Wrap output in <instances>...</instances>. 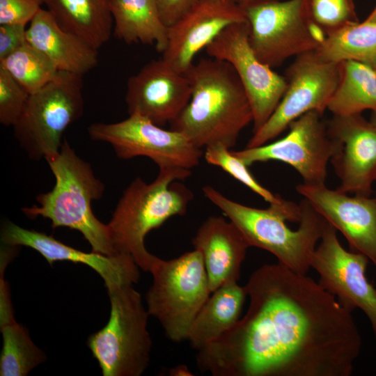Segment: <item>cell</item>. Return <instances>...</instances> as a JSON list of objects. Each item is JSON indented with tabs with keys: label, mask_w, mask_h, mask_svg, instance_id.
I'll use <instances>...</instances> for the list:
<instances>
[{
	"label": "cell",
	"mask_w": 376,
	"mask_h": 376,
	"mask_svg": "<svg viewBox=\"0 0 376 376\" xmlns=\"http://www.w3.org/2000/svg\"><path fill=\"white\" fill-rule=\"evenodd\" d=\"M249 305L222 336L197 351L213 376H350L361 348L352 312L306 274L278 263L256 269Z\"/></svg>",
	"instance_id": "cell-1"
},
{
	"label": "cell",
	"mask_w": 376,
	"mask_h": 376,
	"mask_svg": "<svg viewBox=\"0 0 376 376\" xmlns=\"http://www.w3.org/2000/svg\"><path fill=\"white\" fill-rule=\"evenodd\" d=\"M191 99L171 130L184 134L197 148L221 143L231 149L253 122V111L237 73L226 61L202 58L185 72Z\"/></svg>",
	"instance_id": "cell-2"
},
{
	"label": "cell",
	"mask_w": 376,
	"mask_h": 376,
	"mask_svg": "<svg viewBox=\"0 0 376 376\" xmlns=\"http://www.w3.org/2000/svg\"><path fill=\"white\" fill-rule=\"evenodd\" d=\"M202 190L238 228L250 246L271 253L278 263L295 272L307 274L327 221L306 198L299 205L283 199L260 209L234 201L210 185Z\"/></svg>",
	"instance_id": "cell-3"
},
{
	"label": "cell",
	"mask_w": 376,
	"mask_h": 376,
	"mask_svg": "<svg viewBox=\"0 0 376 376\" xmlns=\"http://www.w3.org/2000/svg\"><path fill=\"white\" fill-rule=\"evenodd\" d=\"M191 174V170L162 168L150 183L135 178L124 191L107 224L116 251L132 256L145 272H150L157 258L146 249L145 237L169 218L187 212L194 196L181 181Z\"/></svg>",
	"instance_id": "cell-4"
},
{
	"label": "cell",
	"mask_w": 376,
	"mask_h": 376,
	"mask_svg": "<svg viewBox=\"0 0 376 376\" xmlns=\"http://www.w3.org/2000/svg\"><path fill=\"white\" fill-rule=\"evenodd\" d=\"M46 161L55 177V185L51 191L37 196V205L22 208L23 213L31 219H49L53 228L78 230L93 251L120 255L113 246L108 225L101 222L92 210V202L102 197L104 185L91 166L65 140L59 152Z\"/></svg>",
	"instance_id": "cell-5"
},
{
	"label": "cell",
	"mask_w": 376,
	"mask_h": 376,
	"mask_svg": "<svg viewBox=\"0 0 376 376\" xmlns=\"http://www.w3.org/2000/svg\"><path fill=\"white\" fill-rule=\"evenodd\" d=\"M146 301L149 315L171 341L187 340L191 326L211 295L203 256L196 249L171 260L157 257Z\"/></svg>",
	"instance_id": "cell-6"
},
{
	"label": "cell",
	"mask_w": 376,
	"mask_h": 376,
	"mask_svg": "<svg viewBox=\"0 0 376 376\" xmlns=\"http://www.w3.org/2000/svg\"><path fill=\"white\" fill-rule=\"evenodd\" d=\"M107 292L111 304L109 321L88 337L87 345L104 376H139L150 359L148 312L132 284Z\"/></svg>",
	"instance_id": "cell-7"
},
{
	"label": "cell",
	"mask_w": 376,
	"mask_h": 376,
	"mask_svg": "<svg viewBox=\"0 0 376 376\" xmlns=\"http://www.w3.org/2000/svg\"><path fill=\"white\" fill-rule=\"evenodd\" d=\"M83 76L58 71L52 81L30 95L13 126L30 158L47 160L59 152L63 134L84 112Z\"/></svg>",
	"instance_id": "cell-8"
},
{
	"label": "cell",
	"mask_w": 376,
	"mask_h": 376,
	"mask_svg": "<svg viewBox=\"0 0 376 376\" xmlns=\"http://www.w3.org/2000/svg\"><path fill=\"white\" fill-rule=\"evenodd\" d=\"M242 7L251 47L272 68L315 51L326 37L311 17L308 0H253Z\"/></svg>",
	"instance_id": "cell-9"
},
{
	"label": "cell",
	"mask_w": 376,
	"mask_h": 376,
	"mask_svg": "<svg viewBox=\"0 0 376 376\" xmlns=\"http://www.w3.org/2000/svg\"><path fill=\"white\" fill-rule=\"evenodd\" d=\"M91 139L109 143L123 159L146 157L162 168L191 170L203 155L182 133L164 130L139 114L113 123H96L88 127Z\"/></svg>",
	"instance_id": "cell-10"
},
{
	"label": "cell",
	"mask_w": 376,
	"mask_h": 376,
	"mask_svg": "<svg viewBox=\"0 0 376 376\" xmlns=\"http://www.w3.org/2000/svg\"><path fill=\"white\" fill-rule=\"evenodd\" d=\"M340 64L320 58L315 51L296 56L287 70L288 86L277 107L246 148L265 144L311 111L323 114L338 86Z\"/></svg>",
	"instance_id": "cell-11"
},
{
	"label": "cell",
	"mask_w": 376,
	"mask_h": 376,
	"mask_svg": "<svg viewBox=\"0 0 376 376\" xmlns=\"http://www.w3.org/2000/svg\"><path fill=\"white\" fill-rule=\"evenodd\" d=\"M323 114L311 111L293 122L288 133L270 143L232 150L246 166L256 162L279 161L288 164L308 185L325 183L327 165L336 150Z\"/></svg>",
	"instance_id": "cell-12"
},
{
	"label": "cell",
	"mask_w": 376,
	"mask_h": 376,
	"mask_svg": "<svg viewBox=\"0 0 376 376\" xmlns=\"http://www.w3.org/2000/svg\"><path fill=\"white\" fill-rule=\"evenodd\" d=\"M208 56L231 65L242 84L253 111V133L268 120L282 99L288 86L256 55L249 42L247 22L224 29L206 47Z\"/></svg>",
	"instance_id": "cell-13"
},
{
	"label": "cell",
	"mask_w": 376,
	"mask_h": 376,
	"mask_svg": "<svg viewBox=\"0 0 376 376\" xmlns=\"http://www.w3.org/2000/svg\"><path fill=\"white\" fill-rule=\"evenodd\" d=\"M337 230L327 222L314 250L310 266L319 274V284L345 308L361 310L368 318L376 341V288L366 275L369 259L347 251L340 243Z\"/></svg>",
	"instance_id": "cell-14"
},
{
	"label": "cell",
	"mask_w": 376,
	"mask_h": 376,
	"mask_svg": "<svg viewBox=\"0 0 376 376\" xmlns=\"http://www.w3.org/2000/svg\"><path fill=\"white\" fill-rule=\"evenodd\" d=\"M336 150L330 162L345 193L370 196L376 182V127L361 114L334 116L327 123Z\"/></svg>",
	"instance_id": "cell-15"
},
{
	"label": "cell",
	"mask_w": 376,
	"mask_h": 376,
	"mask_svg": "<svg viewBox=\"0 0 376 376\" xmlns=\"http://www.w3.org/2000/svg\"><path fill=\"white\" fill-rule=\"evenodd\" d=\"M191 95L186 74L162 58L148 63L129 78L125 102L129 114H139L163 127L180 115Z\"/></svg>",
	"instance_id": "cell-16"
},
{
	"label": "cell",
	"mask_w": 376,
	"mask_h": 376,
	"mask_svg": "<svg viewBox=\"0 0 376 376\" xmlns=\"http://www.w3.org/2000/svg\"><path fill=\"white\" fill-rule=\"evenodd\" d=\"M296 190L346 238L351 251L365 255L376 268V197L350 196L325 183H301Z\"/></svg>",
	"instance_id": "cell-17"
},
{
	"label": "cell",
	"mask_w": 376,
	"mask_h": 376,
	"mask_svg": "<svg viewBox=\"0 0 376 376\" xmlns=\"http://www.w3.org/2000/svg\"><path fill=\"white\" fill-rule=\"evenodd\" d=\"M247 22L243 8L228 0H198L169 28L162 58L185 73L196 54L228 26Z\"/></svg>",
	"instance_id": "cell-18"
},
{
	"label": "cell",
	"mask_w": 376,
	"mask_h": 376,
	"mask_svg": "<svg viewBox=\"0 0 376 376\" xmlns=\"http://www.w3.org/2000/svg\"><path fill=\"white\" fill-rule=\"evenodd\" d=\"M3 244L30 247L43 256L50 265L56 261L81 263L95 270L103 279L107 291L139 279V266L129 254L108 256L85 252L70 246L52 235L24 228L11 221L3 224L1 232Z\"/></svg>",
	"instance_id": "cell-19"
},
{
	"label": "cell",
	"mask_w": 376,
	"mask_h": 376,
	"mask_svg": "<svg viewBox=\"0 0 376 376\" xmlns=\"http://www.w3.org/2000/svg\"><path fill=\"white\" fill-rule=\"evenodd\" d=\"M203 256L212 293L221 285L237 282L248 242L238 228L221 216H210L199 226L191 240Z\"/></svg>",
	"instance_id": "cell-20"
},
{
	"label": "cell",
	"mask_w": 376,
	"mask_h": 376,
	"mask_svg": "<svg viewBox=\"0 0 376 376\" xmlns=\"http://www.w3.org/2000/svg\"><path fill=\"white\" fill-rule=\"evenodd\" d=\"M26 40L58 71L84 75L98 63V50L62 29L47 9H40L30 22Z\"/></svg>",
	"instance_id": "cell-21"
},
{
	"label": "cell",
	"mask_w": 376,
	"mask_h": 376,
	"mask_svg": "<svg viewBox=\"0 0 376 376\" xmlns=\"http://www.w3.org/2000/svg\"><path fill=\"white\" fill-rule=\"evenodd\" d=\"M246 297L245 285L237 282L214 290L191 326L187 338L191 346L198 351L229 331L240 319Z\"/></svg>",
	"instance_id": "cell-22"
},
{
	"label": "cell",
	"mask_w": 376,
	"mask_h": 376,
	"mask_svg": "<svg viewBox=\"0 0 376 376\" xmlns=\"http://www.w3.org/2000/svg\"><path fill=\"white\" fill-rule=\"evenodd\" d=\"M47 10L64 30L99 49L110 38V0H45Z\"/></svg>",
	"instance_id": "cell-23"
},
{
	"label": "cell",
	"mask_w": 376,
	"mask_h": 376,
	"mask_svg": "<svg viewBox=\"0 0 376 376\" xmlns=\"http://www.w3.org/2000/svg\"><path fill=\"white\" fill-rule=\"evenodd\" d=\"M113 35L127 44L155 45L163 53L168 40L155 0H110Z\"/></svg>",
	"instance_id": "cell-24"
},
{
	"label": "cell",
	"mask_w": 376,
	"mask_h": 376,
	"mask_svg": "<svg viewBox=\"0 0 376 376\" xmlns=\"http://www.w3.org/2000/svg\"><path fill=\"white\" fill-rule=\"evenodd\" d=\"M0 329L1 376H26L46 360L45 354L34 344L28 331L15 321L8 289L0 291Z\"/></svg>",
	"instance_id": "cell-25"
},
{
	"label": "cell",
	"mask_w": 376,
	"mask_h": 376,
	"mask_svg": "<svg viewBox=\"0 0 376 376\" xmlns=\"http://www.w3.org/2000/svg\"><path fill=\"white\" fill-rule=\"evenodd\" d=\"M340 79L327 109L334 116L376 111V72L374 68L354 61L340 63Z\"/></svg>",
	"instance_id": "cell-26"
},
{
	"label": "cell",
	"mask_w": 376,
	"mask_h": 376,
	"mask_svg": "<svg viewBox=\"0 0 376 376\" xmlns=\"http://www.w3.org/2000/svg\"><path fill=\"white\" fill-rule=\"evenodd\" d=\"M329 62L354 61L376 68V22L364 20L326 35L315 50Z\"/></svg>",
	"instance_id": "cell-27"
},
{
	"label": "cell",
	"mask_w": 376,
	"mask_h": 376,
	"mask_svg": "<svg viewBox=\"0 0 376 376\" xmlns=\"http://www.w3.org/2000/svg\"><path fill=\"white\" fill-rule=\"evenodd\" d=\"M0 67L30 94L45 86L58 72L51 60L28 42L0 61Z\"/></svg>",
	"instance_id": "cell-28"
},
{
	"label": "cell",
	"mask_w": 376,
	"mask_h": 376,
	"mask_svg": "<svg viewBox=\"0 0 376 376\" xmlns=\"http://www.w3.org/2000/svg\"><path fill=\"white\" fill-rule=\"evenodd\" d=\"M203 155L208 164L220 167L269 204L279 203L283 199L262 186L251 174L249 166L224 145L208 146L205 148Z\"/></svg>",
	"instance_id": "cell-29"
},
{
	"label": "cell",
	"mask_w": 376,
	"mask_h": 376,
	"mask_svg": "<svg viewBox=\"0 0 376 376\" xmlns=\"http://www.w3.org/2000/svg\"><path fill=\"white\" fill-rule=\"evenodd\" d=\"M312 20L326 35L359 22L353 0H308Z\"/></svg>",
	"instance_id": "cell-30"
},
{
	"label": "cell",
	"mask_w": 376,
	"mask_h": 376,
	"mask_svg": "<svg viewBox=\"0 0 376 376\" xmlns=\"http://www.w3.org/2000/svg\"><path fill=\"white\" fill-rule=\"evenodd\" d=\"M30 93L0 67V123L13 126L22 115Z\"/></svg>",
	"instance_id": "cell-31"
},
{
	"label": "cell",
	"mask_w": 376,
	"mask_h": 376,
	"mask_svg": "<svg viewBox=\"0 0 376 376\" xmlns=\"http://www.w3.org/2000/svg\"><path fill=\"white\" fill-rule=\"evenodd\" d=\"M44 4L45 0H0V24L26 26Z\"/></svg>",
	"instance_id": "cell-32"
},
{
	"label": "cell",
	"mask_w": 376,
	"mask_h": 376,
	"mask_svg": "<svg viewBox=\"0 0 376 376\" xmlns=\"http://www.w3.org/2000/svg\"><path fill=\"white\" fill-rule=\"evenodd\" d=\"M26 42L25 25L0 24V61L8 56Z\"/></svg>",
	"instance_id": "cell-33"
},
{
	"label": "cell",
	"mask_w": 376,
	"mask_h": 376,
	"mask_svg": "<svg viewBox=\"0 0 376 376\" xmlns=\"http://www.w3.org/2000/svg\"><path fill=\"white\" fill-rule=\"evenodd\" d=\"M198 0H155L160 17L169 28L185 15Z\"/></svg>",
	"instance_id": "cell-34"
},
{
	"label": "cell",
	"mask_w": 376,
	"mask_h": 376,
	"mask_svg": "<svg viewBox=\"0 0 376 376\" xmlns=\"http://www.w3.org/2000/svg\"><path fill=\"white\" fill-rule=\"evenodd\" d=\"M170 374L172 375L183 376L192 375L188 368L184 365H179L170 370Z\"/></svg>",
	"instance_id": "cell-35"
},
{
	"label": "cell",
	"mask_w": 376,
	"mask_h": 376,
	"mask_svg": "<svg viewBox=\"0 0 376 376\" xmlns=\"http://www.w3.org/2000/svg\"><path fill=\"white\" fill-rule=\"evenodd\" d=\"M365 20L376 22V6Z\"/></svg>",
	"instance_id": "cell-36"
},
{
	"label": "cell",
	"mask_w": 376,
	"mask_h": 376,
	"mask_svg": "<svg viewBox=\"0 0 376 376\" xmlns=\"http://www.w3.org/2000/svg\"><path fill=\"white\" fill-rule=\"evenodd\" d=\"M230 1L234 2L241 6H243L250 2H251L253 0H228Z\"/></svg>",
	"instance_id": "cell-37"
},
{
	"label": "cell",
	"mask_w": 376,
	"mask_h": 376,
	"mask_svg": "<svg viewBox=\"0 0 376 376\" xmlns=\"http://www.w3.org/2000/svg\"><path fill=\"white\" fill-rule=\"evenodd\" d=\"M369 120L376 127V111H372Z\"/></svg>",
	"instance_id": "cell-38"
},
{
	"label": "cell",
	"mask_w": 376,
	"mask_h": 376,
	"mask_svg": "<svg viewBox=\"0 0 376 376\" xmlns=\"http://www.w3.org/2000/svg\"><path fill=\"white\" fill-rule=\"evenodd\" d=\"M374 69H375V72H376V68H374Z\"/></svg>",
	"instance_id": "cell-39"
},
{
	"label": "cell",
	"mask_w": 376,
	"mask_h": 376,
	"mask_svg": "<svg viewBox=\"0 0 376 376\" xmlns=\"http://www.w3.org/2000/svg\"><path fill=\"white\" fill-rule=\"evenodd\" d=\"M375 197H376V194H375Z\"/></svg>",
	"instance_id": "cell-40"
}]
</instances>
